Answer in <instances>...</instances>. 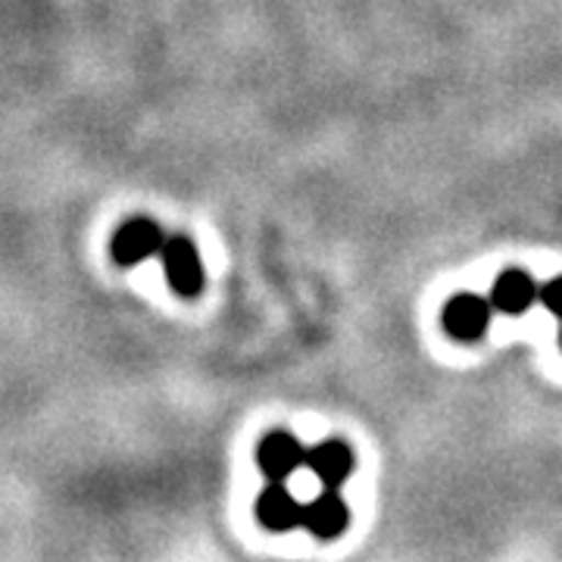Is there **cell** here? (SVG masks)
Masks as SVG:
<instances>
[{"mask_svg": "<svg viewBox=\"0 0 562 562\" xmlns=\"http://www.w3.org/2000/svg\"><path fill=\"white\" fill-rule=\"evenodd\" d=\"M157 260L162 262L166 281L179 297H198L201 294L203 262L201 254H198V244L191 241L188 235H169Z\"/></svg>", "mask_w": 562, "mask_h": 562, "instance_id": "obj_1", "label": "cell"}, {"mask_svg": "<svg viewBox=\"0 0 562 562\" xmlns=\"http://www.w3.org/2000/svg\"><path fill=\"white\" fill-rule=\"evenodd\" d=\"M166 238L169 235L157 222L147 220V216H135V220H125L116 228V235L110 241V257L122 269H132V266L150 260V257H160Z\"/></svg>", "mask_w": 562, "mask_h": 562, "instance_id": "obj_2", "label": "cell"}, {"mask_svg": "<svg viewBox=\"0 0 562 562\" xmlns=\"http://www.w3.org/2000/svg\"><path fill=\"white\" fill-rule=\"evenodd\" d=\"M494 303L491 297H479V294H457L443 306V328L450 338L465 344L482 341L484 331L491 328L494 319Z\"/></svg>", "mask_w": 562, "mask_h": 562, "instance_id": "obj_3", "label": "cell"}, {"mask_svg": "<svg viewBox=\"0 0 562 562\" xmlns=\"http://www.w3.org/2000/svg\"><path fill=\"white\" fill-rule=\"evenodd\" d=\"M257 465L269 482H288L306 465V447L288 431H269L257 447Z\"/></svg>", "mask_w": 562, "mask_h": 562, "instance_id": "obj_4", "label": "cell"}, {"mask_svg": "<svg viewBox=\"0 0 562 562\" xmlns=\"http://www.w3.org/2000/svg\"><path fill=\"white\" fill-rule=\"evenodd\" d=\"M347 525H350V509H347V503L341 501L338 491H322L319 497H313L303 506L301 528H306L316 541L341 538L344 531H347Z\"/></svg>", "mask_w": 562, "mask_h": 562, "instance_id": "obj_5", "label": "cell"}, {"mask_svg": "<svg viewBox=\"0 0 562 562\" xmlns=\"http://www.w3.org/2000/svg\"><path fill=\"white\" fill-rule=\"evenodd\" d=\"M257 522L276 535L294 531L303 525V503H297L284 482H269V487H262L257 497Z\"/></svg>", "mask_w": 562, "mask_h": 562, "instance_id": "obj_6", "label": "cell"}, {"mask_svg": "<svg viewBox=\"0 0 562 562\" xmlns=\"http://www.w3.org/2000/svg\"><path fill=\"white\" fill-rule=\"evenodd\" d=\"M538 301H541V288L522 269H506L501 279L494 281V288H491L494 310L503 313V316H513V319L525 316Z\"/></svg>", "mask_w": 562, "mask_h": 562, "instance_id": "obj_7", "label": "cell"}, {"mask_svg": "<svg viewBox=\"0 0 562 562\" xmlns=\"http://www.w3.org/2000/svg\"><path fill=\"white\" fill-rule=\"evenodd\" d=\"M353 450L344 441H322L306 450V469L316 475L325 491H338L353 472Z\"/></svg>", "mask_w": 562, "mask_h": 562, "instance_id": "obj_8", "label": "cell"}, {"mask_svg": "<svg viewBox=\"0 0 562 562\" xmlns=\"http://www.w3.org/2000/svg\"><path fill=\"white\" fill-rule=\"evenodd\" d=\"M541 303L550 316H557L562 322V276L541 284Z\"/></svg>", "mask_w": 562, "mask_h": 562, "instance_id": "obj_9", "label": "cell"}, {"mask_svg": "<svg viewBox=\"0 0 562 562\" xmlns=\"http://www.w3.org/2000/svg\"><path fill=\"white\" fill-rule=\"evenodd\" d=\"M560 347H562V322H560Z\"/></svg>", "mask_w": 562, "mask_h": 562, "instance_id": "obj_10", "label": "cell"}]
</instances>
